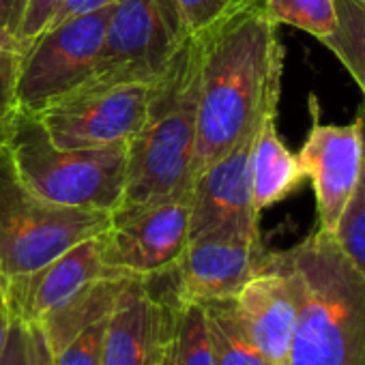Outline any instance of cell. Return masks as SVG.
<instances>
[{"mask_svg": "<svg viewBox=\"0 0 365 365\" xmlns=\"http://www.w3.org/2000/svg\"><path fill=\"white\" fill-rule=\"evenodd\" d=\"M275 256L297 299L286 365H365V279L333 237L316 228Z\"/></svg>", "mask_w": 365, "mask_h": 365, "instance_id": "cell-2", "label": "cell"}, {"mask_svg": "<svg viewBox=\"0 0 365 365\" xmlns=\"http://www.w3.org/2000/svg\"><path fill=\"white\" fill-rule=\"evenodd\" d=\"M29 0H0V31H11L14 35L20 29Z\"/></svg>", "mask_w": 365, "mask_h": 365, "instance_id": "cell-30", "label": "cell"}, {"mask_svg": "<svg viewBox=\"0 0 365 365\" xmlns=\"http://www.w3.org/2000/svg\"><path fill=\"white\" fill-rule=\"evenodd\" d=\"M0 365H29V335H26V324L14 316L9 337L0 356Z\"/></svg>", "mask_w": 365, "mask_h": 365, "instance_id": "cell-28", "label": "cell"}, {"mask_svg": "<svg viewBox=\"0 0 365 365\" xmlns=\"http://www.w3.org/2000/svg\"><path fill=\"white\" fill-rule=\"evenodd\" d=\"M275 26H292L316 41H324L337 26L335 0H256Z\"/></svg>", "mask_w": 365, "mask_h": 365, "instance_id": "cell-21", "label": "cell"}, {"mask_svg": "<svg viewBox=\"0 0 365 365\" xmlns=\"http://www.w3.org/2000/svg\"><path fill=\"white\" fill-rule=\"evenodd\" d=\"M29 335V365H54V352L37 324H26Z\"/></svg>", "mask_w": 365, "mask_h": 365, "instance_id": "cell-29", "label": "cell"}, {"mask_svg": "<svg viewBox=\"0 0 365 365\" xmlns=\"http://www.w3.org/2000/svg\"><path fill=\"white\" fill-rule=\"evenodd\" d=\"M26 48L29 46L11 31H0V144L14 118L20 114L18 84Z\"/></svg>", "mask_w": 365, "mask_h": 365, "instance_id": "cell-23", "label": "cell"}, {"mask_svg": "<svg viewBox=\"0 0 365 365\" xmlns=\"http://www.w3.org/2000/svg\"><path fill=\"white\" fill-rule=\"evenodd\" d=\"M108 318H101L80 331L65 348L54 354V365H103Z\"/></svg>", "mask_w": 365, "mask_h": 365, "instance_id": "cell-24", "label": "cell"}, {"mask_svg": "<svg viewBox=\"0 0 365 365\" xmlns=\"http://www.w3.org/2000/svg\"><path fill=\"white\" fill-rule=\"evenodd\" d=\"M200 46L196 37L174 54L155 82L144 127L129 144L125 196L118 209L148 205L192 190L198 133Z\"/></svg>", "mask_w": 365, "mask_h": 365, "instance_id": "cell-3", "label": "cell"}, {"mask_svg": "<svg viewBox=\"0 0 365 365\" xmlns=\"http://www.w3.org/2000/svg\"><path fill=\"white\" fill-rule=\"evenodd\" d=\"M172 303L165 273L131 277L108 318L103 365H157L170 339Z\"/></svg>", "mask_w": 365, "mask_h": 365, "instance_id": "cell-12", "label": "cell"}, {"mask_svg": "<svg viewBox=\"0 0 365 365\" xmlns=\"http://www.w3.org/2000/svg\"><path fill=\"white\" fill-rule=\"evenodd\" d=\"M305 180L299 157L284 144L277 131V110H271L256 133L252 150V200L254 209H264L286 200Z\"/></svg>", "mask_w": 365, "mask_h": 365, "instance_id": "cell-16", "label": "cell"}, {"mask_svg": "<svg viewBox=\"0 0 365 365\" xmlns=\"http://www.w3.org/2000/svg\"><path fill=\"white\" fill-rule=\"evenodd\" d=\"M103 275H112V271L101 260L99 237H93L61 254L50 264L29 275L5 279L0 286L5 288L11 314L18 320L39 324Z\"/></svg>", "mask_w": 365, "mask_h": 365, "instance_id": "cell-14", "label": "cell"}, {"mask_svg": "<svg viewBox=\"0 0 365 365\" xmlns=\"http://www.w3.org/2000/svg\"><path fill=\"white\" fill-rule=\"evenodd\" d=\"M11 322H14V314H11V307H9V299H7L5 288L0 286V356H3Z\"/></svg>", "mask_w": 365, "mask_h": 365, "instance_id": "cell-31", "label": "cell"}, {"mask_svg": "<svg viewBox=\"0 0 365 365\" xmlns=\"http://www.w3.org/2000/svg\"><path fill=\"white\" fill-rule=\"evenodd\" d=\"M258 127L194 178L190 239L213 230L260 232V213L252 200V150Z\"/></svg>", "mask_w": 365, "mask_h": 365, "instance_id": "cell-13", "label": "cell"}, {"mask_svg": "<svg viewBox=\"0 0 365 365\" xmlns=\"http://www.w3.org/2000/svg\"><path fill=\"white\" fill-rule=\"evenodd\" d=\"M187 37L176 0H116L95 73L82 86L155 84Z\"/></svg>", "mask_w": 365, "mask_h": 365, "instance_id": "cell-6", "label": "cell"}, {"mask_svg": "<svg viewBox=\"0 0 365 365\" xmlns=\"http://www.w3.org/2000/svg\"><path fill=\"white\" fill-rule=\"evenodd\" d=\"M155 84L80 86L31 116L61 148L131 144L144 127Z\"/></svg>", "mask_w": 365, "mask_h": 365, "instance_id": "cell-7", "label": "cell"}, {"mask_svg": "<svg viewBox=\"0 0 365 365\" xmlns=\"http://www.w3.org/2000/svg\"><path fill=\"white\" fill-rule=\"evenodd\" d=\"M202 305L207 312L215 365H269V361L247 337L232 299L207 301Z\"/></svg>", "mask_w": 365, "mask_h": 365, "instance_id": "cell-18", "label": "cell"}, {"mask_svg": "<svg viewBox=\"0 0 365 365\" xmlns=\"http://www.w3.org/2000/svg\"><path fill=\"white\" fill-rule=\"evenodd\" d=\"M356 118L363 131V165L356 187L333 230V241L339 252L348 258V262L363 275L365 279V103L359 108Z\"/></svg>", "mask_w": 365, "mask_h": 365, "instance_id": "cell-22", "label": "cell"}, {"mask_svg": "<svg viewBox=\"0 0 365 365\" xmlns=\"http://www.w3.org/2000/svg\"><path fill=\"white\" fill-rule=\"evenodd\" d=\"M232 301L247 337L269 365H286L297 322V299L275 252Z\"/></svg>", "mask_w": 365, "mask_h": 365, "instance_id": "cell-15", "label": "cell"}, {"mask_svg": "<svg viewBox=\"0 0 365 365\" xmlns=\"http://www.w3.org/2000/svg\"><path fill=\"white\" fill-rule=\"evenodd\" d=\"M260 232L213 230L190 239L176 267L170 271L176 301H220L237 292L269 262Z\"/></svg>", "mask_w": 365, "mask_h": 365, "instance_id": "cell-10", "label": "cell"}, {"mask_svg": "<svg viewBox=\"0 0 365 365\" xmlns=\"http://www.w3.org/2000/svg\"><path fill=\"white\" fill-rule=\"evenodd\" d=\"M116 0H61V5L56 7V11L52 14L50 22L46 29H52V26H58L63 22H69V20H76L80 16H88V14H95V11H101L106 7H112ZM43 29V31H46ZM41 35V33H39Z\"/></svg>", "mask_w": 365, "mask_h": 365, "instance_id": "cell-27", "label": "cell"}, {"mask_svg": "<svg viewBox=\"0 0 365 365\" xmlns=\"http://www.w3.org/2000/svg\"><path fill=\"white\" fill-rule=\"evenodd\" d=\"M58 5H61V0H29L16 37L29 46L39 33H43V29L48 26V22Z\"/></svg>", "mask_w": 365, "mask_h": 365, "instance_id": "cell-26", "label": "cell"}, {"mask_svg": "<svg viewBox=\"0 0 365 365\" xmlns=\"http://www.w3.org/2000/svg\"><path fill=\"white\" fill-rule=\"evenodd\" d=\"M112 213L56 205L29 190L0 150V282L29 275L99 237Z\"/></svg>", "mask_w": 365, "mask_h": 365, "instance_id": "cell-5", "label": "cell"}, {"mask_svg": "<svg viewBox=\"0 0 365 365\" xmlns=\"http://www.w3.org/2000/svg\"><path fill=\"white\" fill-rule=\"evenodd\" d=\"M157 365H174V361H172V352H170V339H168V344H165V350L161 352V356H159Z\"/></svg>", "mask_w": 365, "mask_h": 365, "instance_id": "cell-32", "label": "cell"}, {"mask_svg": "<svg viewBox=\"0 0 365 365\" xmlns=\"http://www.w3.org/2000/svg\"><path fill=\"white\" fill-rule=\"evenodd\" d=\"M170 352L174 365H215L213 341L209 335L207 312L202 303H172Z\"/></svg>", "mask_w": 365, "mask_h": 365, "instance_id": "cell-19", "label": "cell"}, {"mask_svg": "<svg viewBox=\"0 0 365 365\" xmlns=\"http://www.w3.org/2000/svg\"><path fill=\"white\" fill-rule=\"evenodd\" d=\"M192 190L138 207L116 209L99 235L108 271L127 277H155L176 267L190 243Z\"/></svg>", "mask_w": 365, "mask_h": 365, "instance_id": "cell-8", "label": "cell"}, {"mask_svg": "<svg viewBox=\"0 0 365 365\" xmlns=\"http://www.w3.org/2000/svg\"><path fill=\"white\" fill-rule=\"evenodd\" d=\"M361 3H363V5H365V0H361Z\"/></svg>", "mask_w": 365, "mask_h": 365, "instance_id": "cell-34", "label": "cell"}, {"mask_svg": "<svg viewBox=\"0 0 365 365\" xmlns=\"http://www.w3.org/2000/svg\"><path fill=\"white\" fill-rule=\"evenodd\" d=\"M3 150L20 180L46 200L106 213L123 202L129 144L61 148L31 114L20 112L3 138Z\"/></svg>", "mask_w": 365, "mask_h": 365, "instance_id": "cell-4", "label": "cell"}, {"mask_svg": "<svg viewBox=\"0 0 365 365\" xmlns=\"http://www.w3.org/2000/svg\"><path fill=\"white\" fill-rule=\"evenodd\" d=\"M0 150H3V144H0Z\"/></svg>", "mask_w": 365, "mask_h": 365, "instance_id": "cell-33", "label": "cell"}, {"mask_svg": "<svg viewBox=\"0 0 365 365\" xmlns=\"http://www.w3.org/2000/svg\"><path fill=\"white\" fill-rule=\"evenodd\" d=\"M309 103L312 127L297 157L314 190L318 230L333 235L361 176L363 131L356 116L348 125L320 123L316 99Z\"/></svg>", "mask_w": 365, "mask_h": 365, "instance_id": "cell-11", "label": "cell"}, {"mask_svg": "<svg viewBox=\"0 0 365 365\" xmlns=\"http://www.w3.org/2000/svg\"><path fill=\"white\" fill-rule=\"evenodd\" d=\"M129 279L131 277L118 273L103 275L93 284H88L82 292H78L58 312H54L43 322H39L37 327L43 331L52 352L56 354L61 348H65L88 324L110 316L116 305V299L120 297Z\"/></svg>", "mask_w": 365, "mask_h": 365, "instance_id": "cell-17", "label": "cell"}, {"mask_svg": "<svg viewBox=\"0 0 365 365\" xmlns=\"http://www.w3.org/2000/svg\"><path fill=\"white\" fill-rule=\"evenodd\" d=\"M192 37L200 46L196 178L277 110L286 50L256 0H226L220 16Z\"/></svg>", "mask_w": 365, "mask_h": 365, "instance_id": "cell-1", "label": "cell"}, {"mask_svg": "<svg viewBox=\"0 0 365 365\" xmlns=\"http://www.w3.org/2000/svg\"><path fill=\"white\" fill-rule=\"evenodd\" d=\"M182 24H185L187 35H198L205 31L224 9L226 0H176Z\"/></svg>", "mask_w": 365, "mask_h": 365, "instance_id": "cell-25", "label": "cell"}, {"mask_svg": "<svg viewBox=\"0 0 365 365\" xmlns=\"http://www.w3.org/2000/svg\"><path fill=\"white\" fill-rule=\"evenodd\" d=\"M112 7L46 29L29 43L18 84L20 112L33 114L91 80Z\"/></svg>", "mask_w": 365, "mask_h": 365, "instance_id": "cell-9", "label": "cell"}, {"mask_svg": "<svg viewBox=\"0 0 365 365\" xmlns=\"http://www.w3.org/2000/svg\"><path fill=\"white\" fill-rule=\"evenodd\" d=\"M337 26L322 46L344 65L365 97V5L361 0H335Z\"/></svg>", "mask_w": 365, "mask_h": 365, "instance_id": "cell-20", "label": "cell"}]
</instances>
